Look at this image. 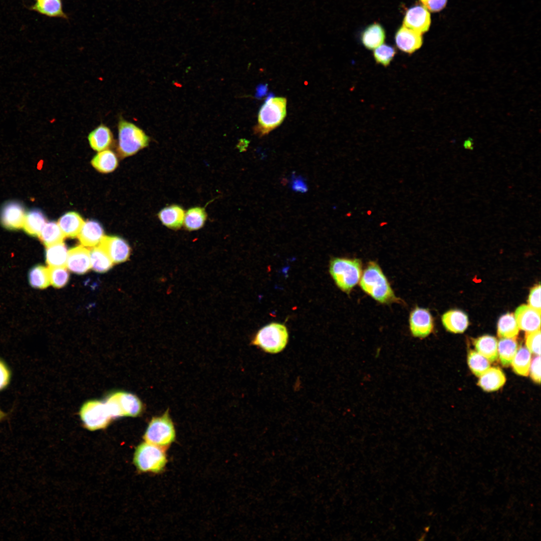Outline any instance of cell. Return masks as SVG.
<instances>
[{
  "label": "cell",
  "mask_w": 541,
  "mask_h": 541,
  "mask_svg": "<svg viewBox=\"0 0 541 541\" xmlns=\"http://www.w3.org/2000/svg\"><path fill=\"white\" fill-rule=\"evenodd\" d=\"M91 267L98 273H105L113 265V262L100 246H94L90 251Z\"/></svg>",
  "instance_id": "cell-34"
},
{
  "label": "cell",
  "mask_w": 541,
  "mask_h": 541,
  "mask_svg": "<svg viewBox=\"0 0 541 541\" xmlns=\"http://www.w3.org/2000/svg\"><path fill=\"white\" fill-rule=\"evenodd\" d=\"M99 246L114 263L125 261L130 254V247L128 243L117 236H103Z\"/></svg>",
  "instance_id": "cell-11"
},
{
  "label": "cell",
  "mask_w": 541,
  "mask_h": 541,
  "mask_svg": "<svg viewBox=\"0 0 541 541\" xmlns=\"http://www.w3.org/2000/svg\"><path fill=\"white\" fill-rule=\"evenodd\" d=\"M497 341L490 335H483L474 340L473 344L477 352L489 362L495 361L498 357Z\"/></svg>",
  "instance_id": "cell-24"
},
{
  "label": "cell",
  "mask_w": 541,
  "mask_h": 541,
  "mask_svg": "<svg viewBox=\"0 0 541 541\" xmlns=\"http://www.w3.org/2000/svg\"><path fill=\"white\" fill-rule=\"evenodd\" d=\"M423 6L432 12L442 10L446 6L447 0H420Z\"/></svg>",
  "instance_id": "cell-44"
},
{
  "label": "cell",
  "mask_w": 541,
  "mask_h": 541,
  "mask_svg": "<svg viewBox=\"0 0 541 541\" xmlns=\"http://www.w3.org/2000/svg\"><path fill=\"white\" fill-rule=\"evenodd\" d=\"M395 41L400 50L409 54L418 50L423 43L422 34L404 26L400 28L396 32Z\"/></svg>",
  "instance_id": "cell-13"
},
{
  "label": "cell",
  "mask_w": 541,
  "mask_h": 541,
  "mask_svg": "<svg viewBox=\"0 0 541 541\" xmlns=\"http://www.w3.org/2000/svg\"><path fill=\"white\" fill-rule=\"evenodd\" d=\"M58 224L65 236L74 238L78 236L84 224L80 215L76 212H69L62 215Z\"/></svg>",
  "instance_id": "cell-22"
},
{
  "label": "cell",
  "mask_w": 541,
  "mask_h": 541,
  "mask_svg": "<svg viewBox=\"0 0 541 541\" xmlns=\"http://www.w3.org/2000/svg\"><path fill=\"white\" fill-rule=\"evenodd\" d=\"M67 249L63 242L47 246L46 260L49 266L66 267Z\"/></svg>",
  "instance_id": "cell-26"
},
{
  "label": "cell",
  "mask_w": 541,
  "mask_h": 541,
  "mask_svg": "<svg viewBox=\"0 0 541 541\" xmlns=\"http://www.w3.org/2000/svg\"><path fill=\"white\" fill-rule=\"evenodd\" d=\"M362 268L361 260L357 258L333 257L329 263V273L334 283L348 295L359 284Z\"/></svg>",
  "instance_id": "cell-2"
},
{
  "label": "cell",
  "mask_w": 541,
  "mask_h": 541,
  "mask_svg": "<svg viewBox=\"0 0 541 541\" xmlns=\"http://www.w3.org/2000/svg\"><path fill=\"white\" fill-rule=\"evenodd\" d=\"M516 338H501L497 343V353L500 361L504 367L511 365L517 350Z\"/></svg>",
  "instance_id": "cell-29"
},
{
  "label": "cell",
  "mask_w": 541,
  "mask_h": 541,
  "mask_svg": "<svg viewBox=\"0 0 541 541\" xmlns=\"http://www.w3.org/2000/svg\"><path fill=\"white\" fill-rule=\"evenodd\" d=\"M102 225L95 220H88L84 223L78 235L81 243L86 246L94 247L100 243L103 237Z\"/></svg>",
  "instance_id": "cell-17"
},
{
  "label": "cell",
  "mask_w": 541,
  "mask_h": 541,
  "mask_svg": "<svg viewBox=\"0 0 541 541\" xmlns=\"http://www.w3.org/2000/svg\"><path fill=\"white\" fill-rule=\"evenodd\" d=\"M123 416L136 417L143 410V404L135 395L125 392H116L113 393Z\"/></svg>",
  "instance_id": "cell-16"
},
{
  "label": "cell",
  "mask_w": 541,
  "mask_h": 541,
  "mask_svg": "<svg viewBox=\"0 0 541 541\" xmlns=\"http://www.w3.org/2000/svg\"><path fill=\"white\" fill-rule=\"evenodd\" d=\"M505 381V376L499 367H490L480 376L477 385L483 390L491 392L500 388Z\"/></svg>",
  "instance_id": "cell-21"
},
{
  "label": "cell",
  "mask_w": 541,
  "mask_h": 541,
  "mask_svg": "<svg viewBox=\"0 0 541 541\" xmlns=\"http://www.w3.org/2000/svg\"><path fill=\"white\" fill-rule=\"evenodd\" d=\"M118 131L117 150L121 157L133 155L149 144V138L142 129L121 117L118 123Z\"/></svg>",
  "instance_id": "cell-4"
},
{
  "label": "cell",
  "mask_w": 541,
  "mask_h": 541,
  "mask_svg": "<svg viewBox=\"0 0 541 541\" xmlns=\"http://www.w3.org/2000/svg\"><path fill=\"white\" fill-rule=\"evenodd\" d=\"M529 372L530 377L535 382H540V357L536 356L531 361Z\"/></svg>",
  "instance_id": "cell-42"
},
{
  "label": "cell",
  "mask_w": 541,
  "mask_h": 541,
  "mask_svg": "<svg viewBox=\"0 0 541 541\" xmlns=\"http://www.w3.org/2000/svg\"><path fill=\"white\" fill-rule=\"evenodd\" d=\"M66 267L49 266L50 284L53 287L61 288L67 284L69 279V274Z\"/></svg>",
  "instance_id": "cell-38"
},
{
  "label": "cell",
  "mask_w": 541,
  "mask_h": 541,
  "mask_svg": "<svg viewBox=\"0 0 541 541\" xmlns=\"http://www.w3.org/2000/svg\"><path fill=\"white\" fill-rule=\"evenodd\" d=\"M540 329L526 332L525 335L526 348L531 353L536 356L540 355Z\"/></svg>",
  "instance_id": "cell-39"
},
{
  "label": "cell",
  "mask_w": 541,
  "mask_h": 541,
  "mask_svg": "<svg viewBox=\"0 0 541 541\" xmlns=\"http://www.w3.org/2000/svg\"><path fill=\"white\" fill-rule=\"evenodd\" d=\"M514 316L519 328L526 332L540 329V311L522 305L516 309Z\"/></svg>",
  "instance_id": "cell-14"
},
{
  "label": "cell",
  "mask_w": 541,
  "mask_h": 541,
  "mask_svg": "<svg viewBox=\"0 0 541 541\" xmlns=\"http://www.w3.org/2000/svg\"><path fill=\"white\" fill-rule=\"evenodd\" d=\"M288 339L289 334L286 326L273 322L260 329L253 337L251 344L266 353L276 354L285 349Z\"/></svg>",
  "instance_id": "cell-5"
},
{
  "label": "cell",
  "mask_w": 541,
  "mask_h": 541,
  "mask_svg": "<svg viewBox=\"0 0 541 541\" xmlns=\"http://www.w3.org/2000/svg\"><path fill=\"white\" fill-rule=\"evenodd\" d=\"M91 163L99 172L109 173L116 168L118 162L115 154L111 150H106L97 154L92 159Z\"/></svg>",
  "instance_id": "cell-27"
},
{
  "label": "cell",
  "mask_w": 541,
  "mask_h": 541,
  "mask_svg": "<svg viewBox=\"0 0 541 541\" xmlns=\"http://www.w3.org/2000/svg\"><path fill=\"white\" fill-rule=\"evenodd\" d=\"M464 147L466 149H472V142L471 141H470V140L465 141L464 142Z\"/></svg>",
  "instance_id": "cell-45"
},
{
  "label": "cell",
  "mask_w": 541,
  "mask_h": 541,
  "mask_svg": "<svg viewBox=\"0 0 541 541\" xmlns=\"http://www.w3.org/2000/svg\"><path fill=\"white\" fill-rule=\"evenodd\" d=\"M88 139L91 148L97 151H102L109 148L113 141V134L110 128L101 124L92 130Z\"/></svg>",
  "instance_id": "cell-18"
},
{
  "label": "cell",
  "mask_w": 541,
  "mask_h": 541,
  "mask_svg": "<svg viewBox=\"0 0 541 541\" xmlns=\"http://www.w3.org/2000/svg\"><path fill=\"white\" fill-rule=\"evenodd\" d=\"M291 186L292 190L296 192L305 193L308 190L305 179L301 176H296L294 173L292 175Z\"/></svg>",
  "instance_id": "cell-43"
},
{
  "label": "cell",
  "mask_w": 541,
  "mask_h": 541,
  "mask_svg": "<svg viewBox=\"0 0 541 541\" xmlns=\"http://www.w3.org/2000/svg\"><path fill=\"white\" fill-rule=\"evenodd\" d=\"M38 237L43 244L48 246L63 242L65 236L58 223L50 221L45 224Z\"/></svg>",
  "instance_id": "cell-32"
},
{
  "label": "cell",
  "mask_w": 541,
  "mask_h": 541,
  "mask_svg": "<svg viewBox=\"0 0 541 541\" xmlns=\"http://www.w3.org/2000/svg\"><path fill=\"white\" fill-rule=\"evenodd\" d=\"M6 416V413L0 409V422L5 419Z\"/></svg>",
  "instance_id": "cell-46"
},
{
  "label": "cell",
  "mask_w": 541,
  "mask_h": 541,
  "mask_svg": "<svg viewBox=\"0 0 541 541\" xmlns=\"http://www.w3.org/2000/svg\"><path fill=\"white\" fill-rule=\"evenodd\" d=\"M409 327L414 338L423 339L429 336L434 328L433 319L429 311L416 306L409 314Z\"/></svg>",
  "instance_id": "cell-9"
},
{
  "label": "cell",
  "mask_w": 541,
  "mask_h": 541,
  "mask_svg": "<svg viewBox=\"0 0 541 541\" xmlns=\"http://www.w3.org/2000/svg\"><path fill=\"white\" fill-rule=\"evenodd\" d=\"M134 462L137 469L142 472L159 473L164 469L167 459L161 447L145 442L136 448Z\"/></svg>",
  "instance_id": "cell-7"
},
{
  "label": "cell",
  "mask_w": 541,
  "mask_h": 541,
  "mask_svg": "<svg viewBox=\"0 0 541 541\" xmlns=\"http://www.w3.org/2000/svg\"><path fill=\"white\" fill-rule=\"evenodd\" d=\"M519 327L512 313H506L501 316L497 323V335L501 338H516Z\"/></svg>",
  "instance_id": "cell-28"
},
{
  "label": "cell",
  "mask_w": 541,
  "mask_h": 541,
  "mask_svg": "<svg viewBox=\"0 0 541 541\" xmlns=\"http://www.w3.org/2000/svg\"><path fill=\"white\" fill-rule=\"evenodd\" d=\"M47 222V218L40 209H33L26 213L23 228L28 234L38 236Z\"/></svg>",
  "instance_id": "cell-23"
},
{
  "label": "cell",
  "mask_w": 541,
  "mask_h": 541,
  "mask_svg": "<svg viewBox=\"0 0 541 541\" xmlns=\"http://www.w3.org/2000/svg\"><path fill=\"white\" fill-rule=\"evenodd\" d=\"M185 212L178 205H171L162 209L158 213V217L161 223L167 227L177 230L183 223Z\"/></svg>",
  "instance_id": "cell-19"
},
{
  "label": "cell",
  "mask_w": 541,
  "mask_h": 541,
  "mask_svg": "<svg viewBox=\"0 0 541 541\" xmlns=\"http://www.w3.org/2000/svg\"><path fill=\"white\" fill-rule=\"evenodd\" d=\"M29 282L36 289H45L50 284L49 269L42 265L33 267L29 273Z\"/></svg>",
  "instance_id": "cell-35"
},
{
  "label": "cell",
  "mask_w": 541,
  "mask_h": 541,
  "mask_svg": "<svg viewBox=\"0 0 541 541\" xmlns=\"http://www.w3.org/2000/svg\"><path fill=\"white\" fill-rule=\"evenodd\" d=\"M175 436L174 424L167 409L161 416L151 419L145 432L144 439L146 442L164 448L170 445L174 441Z\"/></svg>",
  "instance_id": "cell-6"
},
{
  "label": "cell",
  "mask_w": 541,
  "mask_h": 541,
  "mask_svg": "<svg viewBox=\"0 0 541 541\" xmlns=\"http://www.w3.org/2000/svg\"><path fill=\"white\" fill-rule=\"evenodd\" d=\"M467 362L472 372L480 377L490 367V362L477 351L470 350L468 353Z\"/></svg>",
  "instance_id": "cell-36"
},
{
  "label": "cell",
  "mask_w": 541,
  "mask_h": 541,
  "mask_svg": "<svg viewBox=\"0 0 541 541\" xmlns=\"http://www.w3.org/2000/svg\"><path fill=\"white\" fill-rule=\"evenodd\" d=\"M396 53L394 47L383 44L374 49L373 57L377 64L386 67L390 65Z\"/></svg>",
  "instance_id": "cell-37"
},
{
  "label": "cell",
  "mask_w": 541,
  "mask_h": 541,
  "mask_svg": "<svg viewBox=\"0 0 541 541\" xmlns=\"http://www.w3.org/2000/svg\"><path fill=\"white\" fill-rule=\"evenodd\" d=\"M66 267L78 274L86 273L91 267L90 251L80 245L70 249L68 252Z\"/></svg>",
  "instance_id": "cell-15"
},
{
  "label": "cell",
  "mask_w": 541,
  "mask_h": 541,
  "mask_svg": "<svg viewBox=\"0 0 541 541\" xmlns=\"http://www.w3.org/2000/svg\"><path fill=\"white\" fill-rule=\"evenodd\" d=\"M207 214L204 208L194 207L185 213L183 223L186 229L194 231L202 228L206 220Z\"/></svg>",
  "instance_id": "cell-31"
},
{
  "label": "cell",
  "mask_w": 541,
  "mask_h": 541,
  "mask_svg": "<svg viewBox=\"0 0 541 541\" xmlns=\"http://www.w3.org/2000/svg\"><path fill=\"white\" fill-rule=\"evenodd\" d=\"M287 100L285 97L268 98L260 107L254 133L260 137L268 134L280 126L287 114Z\"/></svg>",
  "instance_id": "cell-3"
},
{
  "label": "cell",
  "mask_w": 541,
  "mask_h": 541,
  "mask_svg": "<svg viewBox=\"0 0 541 541\" xmlns=\"http://www.w3.org/2000/svg\"><path fill=\"white\" fill-rule=\"evenodd\" d=\"M359 284L365 294L381 304L403 302L396 297L382 268L375 261L367 262Z\"/></svg>",
  "instance_id": "cell-1"
},
{
  "label": "cell",
  "mask_w": 541,
  "mask_h": 541,
  "mask_svg": "<svg viewBox=\"0 0 541 541\" xmlns=\"http://www.w3.org/2000/svg\"><path fill=\"white\" fill-rule=\"evenodd\" d=\"M80 414L85 427L90 430L104 428L112 419L106 402L99 400L86 402Z\"/></svg>",
  "instance_id": "cell-8"
},
{
  "label": "cell",
  "mask_w": 541,
  "mask_h": 541,
  "mask_svg": "<svg viewBox=\"0 0 541 541\" xmlns=\"http://www.w3.org/2000/svg\"><path fill=\"white\" fill-rule=\"evenodd\" d=\"M33 9L48 17L67 18L61 0H37Z\"/></svg>",
  "instance_id": "cell-30"
},
{
  "label": "cell",
  "mask_w": 541,
  "mask_h": 541,
  "mask_svg": "<svg viewBox=\"0 0 541 541\" xmlns=\"http://www.w3.org/2000/svg\"><path fill=\"white\" fill-rule=\"evenodd\" d=\"M385 33L383 27L378 24L368 26L362 33L361 41L364 47L369 50H374L383 44Z\"/></svg>",
  "instance_id": "cell-25"
},
{
  "label": "cell",
  "mask_w": 541,
  "mask_h": 541,
  "mask_svg": "<svg viewBox=\"0 0 541 541\" xmlns=\"http://www.w3.org/2000/svg\"><path fill=\"white\" fill-rule=\"evenodd\" d=\"M431 24L430 14L423 6H416L406 13L403 26L421 34L426 32Z\"/></svg>",
  "instance_id": "cell-12"
},
{
  "label": "cell",
  "mask_w": 541,
  "mask_h": 541,
  "mask_svg": "<svg viewBox=\"0 0 541 541\" xmlns=\"http://www.w3.org/2000/svg\"><path fill=\"white\" fill-rule=\"evenodd\" d=\"M540 289V284L533 287L530 291L528 300L529 306L538 311H540L541 309Z\"/></svg>",
  "instance_id": "cell-41"
},
{
  "label": "cell",
  "mask_w": 541,
  "mask_h": 541,
  "mask_svg": "<svg viewBox=\"0 0 541 541\" xmlns=\"http://www.w3.org/2000/svg\"><path fill=\"white\" fill-rule=\"evenodd\" d=\"M441 320L445 328L454 333H463L469 324L467 315L458 310L446 312L442 315Z\"/></svg>",
  "instance_id": "cell-20"
},
{
  "label": "cell",
  "mask_w": 541,
  "mask_h": 541,
  "mask_svg": "<svg viewBox=\"0 0 541 541\" xmlns=\"http://www.w3.org/2000/svg\"><path fill=\"white\" fill-rule=\"evenodd\" d=\"M531 353L524 347L517 349L511 364L513 371L517 374L527 376L531 362Z\"/></svg>",
  "instance_id": "cell-33"
},
{
  "label": "cell",
  "mask_w": 541,
  "mask_h": 541,
  "mask_svg": "<svg viewBox=\"0 0 541 541\" xmlns=\"http://www.w3.org/2000/svg\"><path fill=\"white\" fill-rule=\"evenodd\" d=\"M26 213L23 204L15 201L5 203L0 211V221L7 229H19L23 227Z\"/></svg>",
  "instance_id": "cell-10"
},
{
  "label": "cell",
  "mask_w": 541,
  "mask_h": 541,
  "mask_svg": "<svg viewBox=\"0 0 541 541\" xmlns=\"http://www.w3.org/2000/svg\"><path fill=\"white\" fill-rule=\"evenodd\" d=\"M12 378L10 368L6 362L0 358V391L6 389Z\"/></svg>",
  "instance_id": "cell-40"
}]
</instances>
